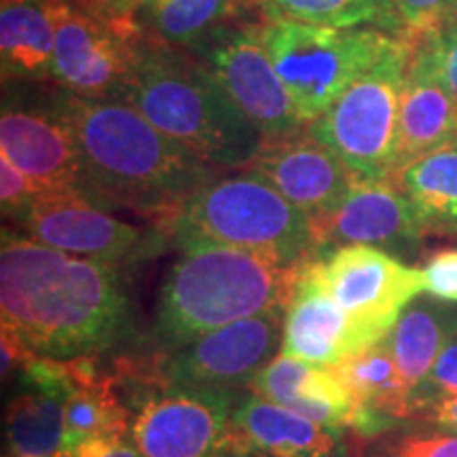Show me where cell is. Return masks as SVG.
I'll use <instances>...</instances> for the list:
<instances>
[{"label": "cell", "mask_w": 457, "mask_h": 457, "mask_svg": "<svg viewBox=\"0 0 457 457\" xmlns=\"http://www.w3.org/2000/svg\"><path fill=\"white\" fill-rule=\"evenodd\" d=\"M123 265L89 261L3 228V330L37 356L89 358L128 327Z\"/></svg>", "instance_id": "6da1fadb"}, {"label": "cell", "mask_w": 457, "mask_h": 457, "mask_svg": "<svg viewBox=\"0 0 457 457\" xmlns=\"http://www.w3.org/2000/svg\"><path fill=\"white\" fill-rule=\"evenodd\" d=\"M81 151L85 195L114 208L174 219L199 187L220 176L188 148L159 131L134 104L51 89Z\"/></svg>", "instance_id": "7a4b0ae2"}, {"label": "cell", "mask_w": 457, "mask_h": 457, "mask_svg": "<svg viewBox=\"0 0 457 457\" xmlns=\"http://www.w3.org/2000/svg\"><path fill=\"white\" fill-rule=\"evenodd\" d=\"M125 100L216 170H244L265 145V136L239 111L219 79L187 49L140 38Z\"/></svg>", "instance_id": "3957f363"}, {"label": "cell", "mask_w": 457, "mask_h": 457, "mask_svg": "<svg viewBox=\"0 0 457 457\" xmlns=\"http://www.w3.org/2000/svg\"><path fill=\"white\" fill-rule=\"evenodd\" d=\"M303 265L284 267L227 245L182 248L159 293V335L179 350L227 324L286 312Z\"/></svg>", "instance_id": "277c9868"}, {"label": "cell", "mask_w": 457, "mask_h": 457, "mask_svg": "<svg viewBox=\"0 0 457 457\" xmlns=\"http://www.w3.org/2000/svg\"><path fill=\"white\" fill-rule=\"evenodd\" d=\"M171 236L180 248L227 245L284 267L320 254L310 216L245 170L199 187L171 219Z\"/></svg>", "instance_id": "5b68a950"}, {"label": "cell", "mask_w": 457, "mask_h": 457, "mask_svg": "<svg viewBox=\"0 0 457 457\" xmlns=\"http://www.w3.org/2000/svg\"><path fill=\"white\" fill-rule=\"evenodd\" d=\"M262 41L301 119L310 125L400 38L375 26L265 20Z\"/></svg>", "instance_id": "8992f818"}, {"label": "cell", "mask_w": 457, "mask_h": 457, "mask_svg": "<svg viewBox=\"0 0 457 457\" xmlns=\"http://www.w3.org/2000/svg\"><path fill=\"white\" fill-rule=\"evenodd\" d=\"M411 49L413 45L400 38L322 117L307 125L313 138L328 146L356 180H390Z\"/></svg>", "instance_id": "52a82bcc"}, {"label": "cell", "mask_w": 457, "mask_h": 457, "mask_svg": "<svg viewBox=\"0 0 457 457\" xmlns=\"http://www.w3.org/2000/svg\"><path fill=\"white\" fill-rule=\"evenodd\" d=\"M231 394L163 384L142 400L131 441L142 457H254Z\"/></svg>", "instance_id": "ba28073f"}, {"label": "cell", "mask_w": 457, "mask_h": 457, "mask_svg": "<svg viewBox=\"0 0 457 457\" xmlns=\"http://www.w3.org/2000/svg\"><path fill=\"white\" fill-rule=\"evenodd\" d=\"M265 21V20H262ZM262 21L244 20L188 47L231 96L265 140L295 136L307 128L262 41Z\"/></svg>", "instance_id": "9c48e42d"}, {"label": "cell", "mask_w": 457, "mask_h": 457, "mask_svg": "<svg viewBox=\"0 0 457 457\" xmlns=\"http://www.w3.org/2000/svg\"><path fill=\"white\" fill-rule=\"evenodd\" d=\"M55 51L51 81L83 98L125 100L138 62L140 34L102 20L71 0H51Z\"/></svg>", "instance_id": "30bf717a"}, {"label": "cell", "mask_w": 457, "mask_h": 457, "mask_svg": "<svg viewBox=\"0 0 457 457\" xmlns=\"http://www.w3.org/2000/svg\"><path fill=\"white\" fill-rule=\"evenodd\" d=\"M318 262L328 293L373 343L384 341L404 307L426 293L424 271L377 245H339Z\"/></svg>", "instance_id": "8fae6325"}, {"label": "cell", "mask_w": 457, "mask_h": 457, "mask_svg": "<svg viewBox=\"0 0 457 457\" xmlns=\"http://www.w3.org/2000/svg\"><path fill=\"white\" fill-rule=\"evenodd\" d=\"M0 155L24 171L38 193L85 195L81 151L51 89L34 96L4 94Z\"/></svg>", "instance_id": "7c38bea8"}, {"label": "cell", "mask_w": 457, "mask_h": 457, "mask_svg": "<svg viewBox=\"0 0 457 457\" xmlns=\"http://www.w3.org/2000/svg\"><path fill=\"white\" fill-rule=\"evenodd\" d=\"M15 222L34 242L81 259L123 267L155 253L162 237L117 219L83 193H38Z\"/></svg>", "instance_id": "4fadbf2b"}, {"label": "cell", "mask_w": 457, "mask_h": 457, "mask_svg": "<svg viewBox=\"0 0 457 457\" xmlns=\"http://www.w3.org/2000/svg\"><path fill=\"white\" fill-rule=\"evenodd\" d=\"M286 312L262 313L227 324L187 343L165 362L162 381L170 386L222 390L250 386L284 347Z\"/></svg>", "instance_id": "5bb4252c"}, {"label": "cell", "mask_w": 457, "mask_h": 457, "mask_svg": "<svg viewBox=\"0 0 457 457\" xmlns=\"http://www.w3.org/2000/svg\"><path fill=\"white\" fill-rule=\"evenodd\" d=\"M244 170L270 182L312 220L333 212L353 185L350 170L307 128L286 138L265 140Z\"/></svg>", "instance_id": "9a60e30c"}, {"label": "cell", "mask_w": 457, "mask_h": 457, "mask_svg": "<svg viewBox=\"0 0 457 457\" xmlns=\"http://www.w3.org/2000/svg\"><path fill=\"white\" fill-rule=\"evenodd\" d=\"M370 345L375 343L328 293L318 256L307 261L286 310L282 352L313 367L333 369Z\"/></svg>", "instance_id": "2e32d148"}, {"label": "cell", "mask_w": 457, "mask_h": 457, "mask_svg": "<svg viewBox=\"0 0 457 457\" xmlns=\"http://www.w3.org/2000/svg\"><path fill=\"white\" fill-rule=\"evenodd\" d=\"M313 222L318 248L403 245L426 233L413 205L392 180H356L333 212Z\"/></svg>", "instance_id": "e0dca14e"}, {"label": "cell", "mask_w": 457, "mask_h": 457, "mask_svg": "<svg viewBox=\"0 0 457 457\" xmlns=\"http://www.w3.org/2000/svg\"><path fill=\"white\" fill-rule=\"evenodd\" d=\"M20 377L21 390L7 409V457H62L71 360L34 356Z\"/></svg>", "instance_id": "ac0fdd59"}, {"label": "cell", "mask_w": 457, "mask_h": 457, "mask_svg": "<svg viewBox=\"0 0 457 457\" xmlns=\"http://www.w3.org/2000/svg\"><path fill=\"white\" fill-rule=\"evenodd\" d=\"M449 145H457V104L438 77L428 51L415 43L400 96L396 162L392 176L415 159Z\"/></svg>", "instance_id": "d6986e66"}, {"label": "cell", "mask_w": 457, "mask_h": 457, "mask_svg": "<svg viewBox=\"0 0 457 457\" xmlns=\"http://www.w3.org/2000/svg\"><path fill=\"white\" fill-rule=\"evenodd\" d=\"M248 387L254 396L295 411L328 430L341 432L356 426V403L333 369L313 367L282 352Z\"/></svg>", "instance_id": "ffe728a7"}, {"label": "cell", "mask_w": 457, "mask_h": 457, "mask_svg": "<svg viewBox=\"0 0 457 457\" xmlns=\"http://www.w3.org/2000/svg\"><path fill=\"white\" fill-rule=\"evenodd\" d=\"M333 370L356 403L358 432H379L390 420L415 411L413 387L404 381L386 341L345 358Z\"/></svg>", "instance_id": "44dd1931"}, {"label": "cell", "mask_w": 457, "mask_h": 457, "mask_svg": "<svg viewBox=\"0 0 457 457\" xmlns=\"http://www.w3.org/2000/svg\"><path fill=\"white\" fill-rule=\"evenodd\" d=\"M55 17L51 0H3L0 71L4 83L51 81Z\"/></svg>", "instance_id": "7402d4cb"}, {"label": "cell", "mask_w": 457, "mask_h": 457, "mask_svg": "<svg viewBox=\"0 0 457 457\" xmlns=\"http://www.w3.org/2000/svg\"><path fill=\"white\" fill-rule=\"evenodd\" d=\"M236 421L254 457H335L339 451L341 432L254 394L236 409Z\"/></svg>", "instance_id": "603a6c76"}, {"label": "cell", "mask_w": 457, "mask_h": 457, "mask_svg": "<svg viewBox=\"0 0 457 457\" xmlns=\"http://www.w3.org/2000/svg\"><path fill=\"white\" fill-rule=\"evenodd\" d=\"M254 11L261 13L254 0H145L134 26L146 41L188 49L220 28L253 20Z\"/></svg>", "instance_id": "cb8c5ba5"}, {"label": "cell", "mask_w": 457, "mask_h": 457, "mask_svg": "<svg viewBox=\"0 0 457 457\" xmlns=\"http://www.w3.org/2000/svg\"><path fill=\"white\" fill-rule=\"evenodd\" d=\"M72 387L66 398V432L62 457L81 445L131 432L128 407L117 398L111 377L100 375L91 358H72Z\"/></svg>", "instance_id": "d4e9b609"}, {"label": "cell", "mask_w": 457, "mask_h": 457, "mask_svg": "<svg viewBox=\"0 0 457 457\" xmlns=\"http://www.w3.org/2000/svg\"><path fill=\"white\" fill-rule=\"evenodd\" d=\"M455 335L457 310H451L445 301H421L417 296L404 307L384 341L404 381L415 392Z\"/></svg>", "instance_id": "484cf974"}, {"label": "cell", "mask_w": 457, "mask_h": 457, "mask_svg": "<svg viewBox=\"0 0 457 457\" xmlns=\"http://www.w3.org/2000/svg\"><path fill=\"white\" fill-rule=\"evenodd\" d=\"M428 231H457V145L415 159L390 179Z\"/></svg>", "instance_id": "4316f807"}, {"label": "cell", "mask_w": 457, "mask_h": 457, "mask_svg": "<svg viewBox=\"0 0 457 457\" xmlns=\"http://www.w3.org/2000/svg\"><path fill=\"white\" fill-rule=\"evenodd\" d=\"M265 20L322 26H375L381 30L384 0H254Z\"/></svg>", "instance_id": "83f0119b"}, {"label": "cell", "mask_w": 457, "mask_h": 457, "mask_svg": "<svg viewBox=\"0 0 457 457\" xmlns=\"http://www.w3.org/2000/svg\"><path fill=\"white\" fill-rule=\"evenodd\" d=\"M455 0H384L381 30L415 45L449 21Z\"/></svg>", "instance_id": "f1b7e54d"}, {"label": "cell", "mask_w": 457, "mask_h": 457, "mask_svg": "<svg viewBox=\"0 0 457 457\" xmlns=\"http://www.w3.org/2000/svg\"><path fill=\"white\" fill-rule=\"evenodd\" d=\"M37 195L38 191L24 171L15 168L4 155H0V202H3L4 219L20 220Z\"/></svg>", "instance_id": "f546056e"}, {"label": "cell", "mask_w": 457, "mask_h": 457, "mask_svg": "<svg viewBox=\"0 0 457 457\" xmlns=\"http://www.w3.org/2000/svg\"><path fill=\"white\" fill-rule=\"evenodd\" d=\"M417 43L428 51L438 77L457 104V24H445L441 30Z\"/></svg>", "instance_id": "4dcf8cb0"}, {"label": "cell", "mask_w": 457, "mask_h": 457, "mask_svg": "<svg viewBox=\"0 0 457 457\" xmlns=\"http://www.w3.org/2000/svg\"><path fill=\"white\" fill-rule=\"evenodd\" d=\"M426 293L432 299L457 303V248L434 253L424 270Z\"/></svg>", "instance_id": "1f68e13d"}, {"label": "cell", "mask_w": 457, "mask_h": 457, "mask_svg": "<svg viewBox=\"0 0 457 457\" xmlns=\"http://www.w3.org/2000/svg\"><path fill=\"white\" fill-rule=\"evenodd\" d=\"M421 387L428 390V394L424 398L417 400L415 411L420 407H426L428 403H432L436 398L457 396V335L445 345V350L436 358V362H434L428 379L417 390H421Z\"/></svg>", "instance_id": "d6a6232c"}, {"label": "cell", "mask_w": 457, "mask_h": 457, "mask_svg": "<svg viewBox=\"0 0 457 457\" xmlns=\"http://www.w3.org/2000/svg\"><path fill=\"white\" fill-rule=\"evenodd\" d=\"M394 457H457V434H415L398 445Z\"/></svg>", "instance_id": "836d02e7"}, {"label": "cell", "mask_w": 457, "mask_h": 457, "mask_svg": "<svg viewBox=\"0 0 457 457\" xmlns=\"http://www.w3.org/2000/svg\"><path fill=\"white\" fill-rule=\"evenodd\" d=\"M89 13L102 17V20L112 21V24L125 28V30H134V15L145 0H71Z\"/></svg>", "instance_id": "e575fe53"}, {"label": "cell", "mask_w": 457, "mask_h": 457, "mask_svg": "<svg viewBox=\"0 0 457 457\" xmlns=\"http://www.w3.org/2000/svg\"><path fill=\"white\" fill-rule=\"evenodd\" d=\"M72 457H142L128 436H106L89 441L74 451Z\"/></svg>", "instance_id": "d590c367"}, {"label": "cell", "mask_w": 457, "mask_h": 457, "mask_svg": "<svg viewBox=\"0 0 457 457\" xmlns=\"http://www.w3.org/2000/svg\"><path fill=\"white\" fill-rule=\"evenodd\" d=\"M428 420H434L438 426L457 432V396H443L426 404Z\"/></svg>", "instance_id": "8d00e7d4"}, {"label": "cell", "mask_w": 457, "mask_h": 457, "mask_svg": "<svg viewBox=\"0 0 457 457\" xmlns=\"http://www.w3.org/2000/svg\"><path fill=\"white\" fill-rule=\"evenodd\" d=\"M447 24H457V0H455V4H453V11H451Z\"/></svg>", "instance_id": "74e56055"}]
</instances>
